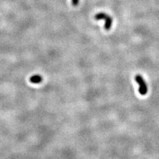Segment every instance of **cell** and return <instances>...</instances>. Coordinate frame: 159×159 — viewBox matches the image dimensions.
<instances>
[{
    "label": "cell",
    "instance_id": "277c9868",
    "mask_svg": "<svg viewBox=\"0 0 159 159\" xmlns=\"http://www.w3.org/2000/svg\"><path fill=\"white\" fill-rule=\"evenodd\" d=\"M107 14H106L105 13H99L95 15L94 18L96 20H101V19H104L107 17Z\"/></svg>",
    "mask_w": 159,
    "mask_h": 159
},
{
    "label": "cell",
    "instance_id": "3957f363",
    "mask_svg": "<svg viewBox=\"0 0 159 159\" xmlns=\"http://www.w3.org/2000/svg\"><path fill=\"white\" fill-rule=\"evenodd\" d=\"M104 20H105V25H104V29L107 30H110L112 25V21H113L112 18L108 15L106 18L104 19Z\"/></svg>",
    "mask_w": 159,
    "mask_h": 159
},
{
    "label": "cell",
    "instance_id": "5b68a950",
    "mask_svg": "<svg viewBox=\"0 0 159 159\" xmlns=\"http://www.w3.org/2000/svg\"><path fill=\"white\" fill-rule=\"evenodd\" d=\"M78 3H79V0H72V3L74 6H77Z\"/></svg>",
    "mask_w": 159,
    "mask_h": 159
},
{
    "label": "cell",
    "instance_id": "6da1fadb",
    "mask_svg": "<svg viewBox=\"0 0 159 159\" xmlns=\"http://www.w3.org/2000/svg\"><path fill=\"white\" fill-rule=\"evenodd\" d=\"M135 80L139 85V92L141 95H145L147 93L148 87L144 78L140 74H137L135 77Z\"/></svg>",
    "mask_w": 159,
    "mask_h": 159
},
{
    "label": "cell",
    "instance_id": "7a4b0ae2",
    "mask_svg": "<svg viewBox=\"0 0 159 159\" xmlns=\"http://www.w3.org/2000/svg\"><path fill=\"white\" fill-rule=\"evenodd\" d=\"M29 81L32 84H39L43 81V77L39 74L33 75L30 76L29 78Z\"/></svg>",
    "mask_w": 159,
    "mask_h": 159
}]
</instances>
